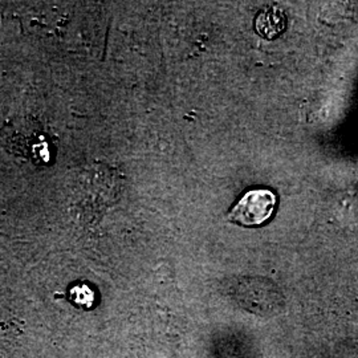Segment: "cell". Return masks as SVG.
<instances>
[{"mask_svg": "<svg viewBox=\"0 0 358 358\" xmlns=\"http://www.w3.org/2000/svg\"><path fill=\"white\" fill-rule=\"evenodd\" d=\"M276 206V195L267 189H254L245 192L229 214L231 222L244 227L266 223L272 217Z\"/></svg>", "mask_w": 358, "mask_h": 358, "instance_id": "obj_1", "label": "cell"}, {"mask_svg": "<svg viewBox=\"0 0 358 358\" xmlns=\"http://www.w3.org/2000/svg\"><path fill=\"white\" fill-rule=\"evenodd\" d=\"M285 27V17L279 10L271 8L260 13L256 19V29L266 38H273L279 35Z\"/></svg>", "mask_w": 358, "mask_h": 358, "instance_id": "obj_2", "label": "cell"}, {"mask_svg": "<svg viewBox=\"0 0 358 358\" xmlns=\"http://www.w3.org/2000/svg\"><path fill=\"white\" fill-rule=\"evenodd\" d=\"M72 300L77 306L90 308L94 303V294L88 285H76L72 289Z\"/></svg>", "mask_w": 358, "mask_h": 358, "instance_id": "obj_3", "label": "cell"}]
</instances>
